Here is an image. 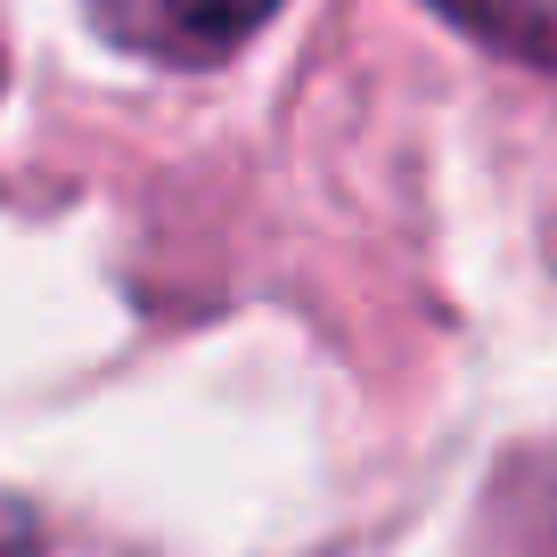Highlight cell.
Here are the masks:
<instances>
[{
    "label": "cell",
    "instance_id": "1",
    "mask_svg": "<svg viewBox=\"0 0 557 557\" xmlns=\"http://www.w3.org/2000/svg\"><path fill=\"white\" fill-rule=\"evenodd\" d=\"M278 0H99V17L115 25L123 41L157 58H181V66H213L238 41H255L271 25Z\"/></svg>",
    "mask_w": 557,
    "mask_h": 557
},
{
    "label": "cell",
    "instance_id": "2",
    "mask_svg": "<svg viewBox=\"0 0 557 557\" xmlns=\"http://www.w3.org/2000/svg\"><path fill=\"white\" fill-rule=\"evenodd\" d=\"M435 9H451L468 34H484L492 50H524V58H557V25L533 17V9H492V0H435Z\"/></svg>",
    "mask_w": 557,
    "mask_h": 557
},
{
    "label": "cell",
    "instance_id": "3",
    "mask_svg": "<svg viewBox=\"0 0 557 557\" xmlns=\"http://www.w3.org/2000/svg\"><path fill=\"white\" fill-rule=\"evenodd\" d=\"M0 557H41V517L25 500H0Z\"/></svg>",
    "mask_w": 557,
    "mask_h": 557
}]
</instances>
